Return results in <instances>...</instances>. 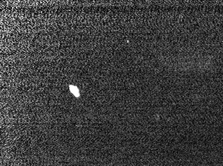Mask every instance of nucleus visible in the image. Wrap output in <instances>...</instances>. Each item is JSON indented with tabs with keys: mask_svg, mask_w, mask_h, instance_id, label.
Masks as SVG:
<instances>
[{
	"mask_svg": "<svg viewBox=\"0 0 223 166\" xmlns=\"http://www.w3.org/2000/svg\"><path fill=\"white\" fill-rule=\"evenodd\" d=\"M70 89L71 90V92L73 93L75 96L78 97L80 96V93H79V90H78V89H77L76 86H72V85H70Z\"/></svg>",
	"mask_w": 223,
	"mask_h": 166,
	"instance_id": "nucleus-1",
	"label": "nucleus"
}]
</instances>
